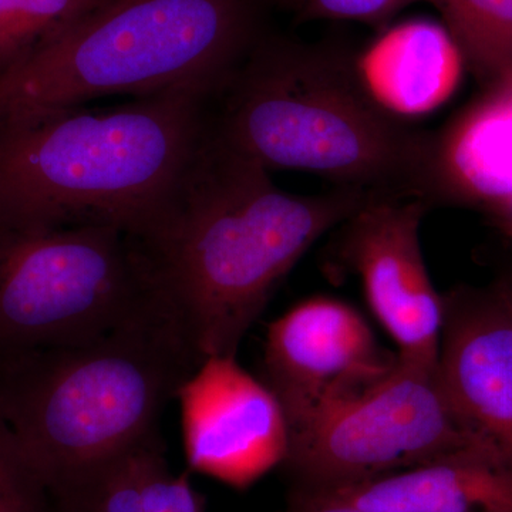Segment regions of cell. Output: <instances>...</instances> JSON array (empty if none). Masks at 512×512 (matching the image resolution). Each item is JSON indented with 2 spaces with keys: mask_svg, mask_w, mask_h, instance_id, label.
Returning <instances> with one entry per match:
<instances>
[{
  "mask_svg": "<svg viewBox=\"0 0 512 512\" xmlns=\"http://www.w3.org/2000/svg\"><path fill=\"white\" fill-rule=\"evenodd\" d=\"M375 194H291L211 127L177 197L146 239L198 362L239 345L303 255Z\"/></svg>",
  "mask_w": 512,
  "mask_h": 512,
  "instance_id": "cell-1",
  "label": "cell"
},
{
  "mask_svg": "<svg viewBox=\"0 0 512 512\" xmlns=\"http://www.w3.org/2000/svg\"><path fill=\"white\" fill-rule=\"evenodd\" d=\"M215 99L181 87L0 124V222H104L146 241L210 134Z\"/></svg>",
  "mask_w": 512,
  "mask_h": 512,
  "instance_id": "cell-2",
  "label": "cell"
},
{
  "mask_svg": "<svg viewBox=\"0 0 512 512\" xmlns=\"http://www.w3.org/2000/svg\"><path fill=\"white\" fill-rule=\"evenodd\" d=\"M356 60L268 33L215 99L212 128L268 171L430 202L440 192L439 141L383 109Z\"/></svg>",
  "mask_w": 512,
  "mask_h": 512,
  "instance_id": "cell-3",
  "label": "cell"
},
{
  "mask_svg": "<svg viewBox=\"0 0 512 512\" xmlns=\"http://www.w3.org/2000/svg\"><path fill=\"white\" fill-rule=\"evenodd\" d=\"M200 365L174 313L83 345L0 359V419L56 512H76L117 461L158 436L165 406Z\"/></svg>",
  "mask_w": 512,
  "mask_h": 512,
  "instance_id": "cell-4",
  "label": "cell"
},
{
  "mask_svg": "<svg viewBox=\"0 0 512 512\" xmlns=\"http://www.w3.org/2000/svg\"><path fill=\"white\" fill-rule=\"evenodd\" d=\"M265 0H107L0 73V124L107 96H220L266 35Z\"/></svg>",
  "mask_w": 512,
  "mask_h": 512,
  "instance_id": "cell-5",
  "label": "cell"
},
{
  "mask_svg": "<svg viewBox=\"0 0 512 512\" xmlns=\"http://www.w3.org/2000/svg\"><path fill=\"white\" fill-rule=\"evenodd\" d=\"M163 313L173 308L137 235L104 222H0V359L83 345Z\"/></svg>",
  "mask_w": 512,
  "mask_h": 512,
  "instance_id": "cell-6",
  "label": "cell"
},
{
  "mask_svg": "<svg viewBox=\"0 0 512 512\" xmlns=\"http://www.w3.org/2000/svg\"><path fill=\"white\" fill-rule=\"evenodd\" d=\"M470 451L493 454L458 423L437 369L397 357L379 382L295 434L284 466L302 487L332 488Z\"/></svg>",
  "mask_w": 512,
  "mask_h": 512,
  "instance_id": "cell-7",
  "label": "cell"
},
{
  "mask_svg": "<svg viewBox=\"0 0 512 512\" xmlns=\"http://www.w3.org/2000/svg\"><path fill=\"white\" fill-rule=\"evenodd\" d=\"M429 204L412 195L375 194L336 229L340 259L359 276L373 315L399 348L397 357L437 369L444 299L420 242Z\"/></svg>",
  "mask_w": 512,
  "mask_h": 512,
  "instance_id": "cell-8",
  "label": "cell"
},
{
  "mask_svg": "<svg viewBox=\"0 0 512 512\" xmlns=\"http://www.w3.org/2000/svg\"><path fill=\"white\" fill-rule=\"evenodd\" d=\"M396 362L352 305L313 296L269 325L262 382L281 403L292 439L326 410L379 382Z\"/></svg>",
  "mask_w": 512,
  "mask_h": 512,
  "instance_id": "cell-9",
  "label": "cell"
},
{
  "mask_svg": "<svg viewBox=\"0 0 512 512\" xmlns=\"http://www.w3.org/2000/svg\"><path fill=\"white\" fill-rule=\"evenodd\" d=\"M175 399L190 471L244 490L284 466L291 446L284 409L237 356L205 357Z\"/></svg>",
  "mask_w": 512,
  "mask_h": 512,
  "instance_id": "cell-10",
  "label": "cell"
},
{
  "mask_svg": "<svg viewBox=\"0 0 512 512\" xmlns=\"http://www.w3.org/2000/svg\"><path fill=\"white\" fill-rule=\"evenodd\" d=\"M439 376L458 423L512 467V313L488 296H444Z\"/></svg>",
  "mask_w": 512,
  "mask_h": 512,
  "instance_id": "cell-11",
  "label": "cell"
},
{
  "mask_svg": "<svg viewBox=\"0 0 512 512\" xmlns=\"http://www.w3.org/2000/svg\"><path fill=\"white\" fill-rule=\"evenodd\" d=\"M315 490L367 510L512 512V467L493 454L470 451L360 483Z\"/></svg>",
  "mask_w": 512,
  "mask_h": 512,
  "instance_id": "cell-12",
  "label": "cell"
},
{
  "mask_svg": "<svg viewBox=\"0 0 512 512\" xmlns=\"http://www.w3.org/2000/svg\"><path fill=\"white\" fill-rule=\"evenodd\" d=\"M356 63L367 92L383 109L414 117L453 96L466 62L446 26L419 19L387 29Z\"/></svg>",
  "mask_w": 512,
  "mask_h": 512,
  "instance_id": "cell-13",
  "label": "cell"
},
{
  "mask_svg": "<svg viewBox=\"0 0 512 512\" xmlns=\"http://www.w3.org/2000/svg\"><path fill=\"white\" fill-rule=\"evenodd\" d=\"M493 92L464 120L450 163H439L441 191L461 185L467 195L493 208L501 225L512 224V77L491 86Z\"/></svg>",
  "mask_w": 512,
  "mask_h": 512,
  "instance_id": "cell-14",
  "label": "cell"
},
{
  "mask_svg": "<svg viewBox=\"0 0 512 512\" xmlns=\"http://www.w3.org/2000/svg\"><path fill=\"white\" fill-rule=\"evenodd\" d=\"M76 512H205L188 473H171L160 436L117 461Z\"/></svg>",
  "mask_w": 512,
  "mask_h": 512,
  "instance_id": "cell-15",
  "label": "cell"
},
{
  "mask_svg": "<svg viewBox=\"0 0 512 512\" xmlns=\"http://www.w3.org/2000/svg\"><path fill=\"white\" fill-rule=\"evenodd\" d=\"M464 62L494 86L512 77V0H436Z\"/></svg>",
  "mask_w": 512,
  "mask_h": 512,
  "instance_id": "cell-16",
  "label": "cell"
},
{
  "mask_svg": "<svg viewBox=\"0 0 512 512\" xmlns=\"http://www.w3.org/2000/svg\"><path fill=\"white\" fill-rule=\"evenodd\" d=\"M107 0H0V73L55 42Z\"/></svg>",
  "mask_w": 512,
  "mask_h": 512,
  "instance_id": "cell-17",
  "label": "cell"
},
{
  "mask_svg": "<svg viewBox=\"0 0 512 512\" xmlns=\"http://www.w3.org/2000/svg\"><path fill=\"white\" fill-rule=\"evenodd\" d=\"M52 501L12 431L0 419V512H50Z\"/></svg>",
  "mask_w": 512,
  "mask_h": 512,
  "instance_id": "cell-18",
  "label": "cell"
},
{
  "mask_svg": "<svg viewBox=\"0 0 512 512\" xmlns=\"http://www.w3.org/2000/svg\"><path fill=\"white\" fill-rule=\"evenodd\" d=\"M436 6V0H298L301 20H349L369 26H384L397 13L414 3Z\"/></svg>",
  "mask_w": 512,
  "mask_h": 512,
  "instance_id": "cell-19",
  "label": "cell"
},
{
  "mask_svg": "<svg viewBox=\"0 0 512 512\" xmlns=\"http://www.w3.org/2000/svg\"><path fill=\"white\" fill-rule=\"evenodd\" d=\"M286 512H390L367 510L357 507L348 501L340 500L335 495L326 491L315 490V488L296 485L289 498L288 510Z\"/></svg>",
  "mask_w": 512,
  "mask_h": 512,
  "instance_id": "cell-20",
  "label": "cell"
},
{
  "mask_svg": "<svg viewBox=\"0 0 512 512\" xmlns=\"http://www.w3.org/2000/svg\"><path fill=\"white\" fill-rule=\"evenodd\" d=\"M493 295L512 313V274L503 276L494 285Z\"/></svg>",
  "mask_w": 512,
  "mask_h": 512,
  "instance_id": "cell-21",
  "label": "cell"
},
{
  "mask_svg": "<svg viewBox=\"0 0 512 512\" xmlns=\"http://www.w3.org/2000/svg\"><path fill=\"white\" fill-rule=\"evenodd\" d=\"M275 2L281 3V5L292 6V8H295L298 0H275Z\"/></svg>",
  "mask_w": 512,
  "mask_h": 512,
  "instance_id": "cell-22",
  "label": "cell"
},
{
  "mask_svg": "<svg viewBox=\"0 0 512 512\" xmlns=\"http://www.w3.org/2000/svg\"><path fill=\"white\" fill-rule=\"evenodd\" d=\"M503 228H504V229H505V231H507V232H508V234H510V235H511V237H512V224H510V225H505V227H503Z\"/></svg>",
  "mask_w": 512,
  "mask_h": 512,
  "instance_id": "cell-23",
  "label": "cell"
},
{
  "mask_svg": "<svg viewBox=\"0 0 512 512\" xmlns=\"http://www.w3.org/2000/svg\"><path fill=\"white\" fill-rule=\"evenodd\" d=\"M50 512H56V511H55V510H52V511H50Z\"/></svg>",
  "mask_w": 512,
  "mask_h": 512,
  "instance_id": "cell-24",
  "label": "cell"
}]
</instances>
